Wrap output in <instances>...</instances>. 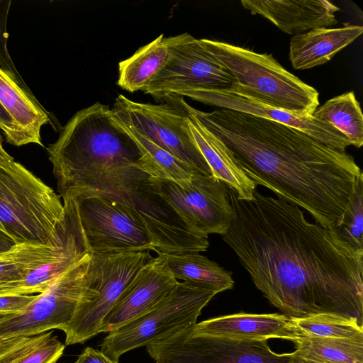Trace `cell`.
Listing matches in <instances>:
<instances>
[{
    "label": "cell",
    "mask_w": 363,
    "mask_h": 363,
    "mask_svg": "<svg viewBox=\"0 0 363 363\" xmlns=\"http://www.w3.org/2000/svg\"><path fill=\"white\" fill-rule=\"evenodd\" d=\"M88 254L91 253L79 220V224L59 255L28 273L18 282L0 288V296L40 294L58 276Z\"/></svg>",
    "instance_id": "21"
},
{
    "label": "cell",
    "mask_w": 363,
    "mask_h": 363,
    "mask_svg": "<svg viewBox=\"0 0 363 363\" xmlns=\"http://www.w3.org/2000/svg\"><path fill=\"white\" fill-rule=\"evenodd\" d=\"M130 206L142 221L157 255L206 251L208 236L194 231L179 213L147 184L141 183L130 199Z\"/></svg>",
    "instance_id": "14"
},
{
    "label": "cell",
    "mask_w": 363,
    "mask_h": 363,
    "mask_svg": "<svg viewBox=\"0 0 363 363\" xmlns=\"http://www.w3.org/2000/svg\"><path fill=\"white\" fill-rule=\"evenodd\" d=\"M47 151L62 199L99 196L130 206L150 177L135 141L99 102L77 111Z\"/></svg>",
    "instance_id": "3"
},
{
    "label": "cell",
    "mask_w": 363,
    "mask_h": 363,
    "mask_svg": "<svg viewBox=\"0 0 363 363\" xmlns=\"http://www.w3.org/2000/svg\"><path fill=\"white\" fill-rule=\"evenodd\" d=\"M91 254L58 276L23 310L0 323V337H29L62 330L71 320L90 282Z\"/></svg>",
    "instance_id": "10"
},
{
    "label": "cell",
    "mask_w": 363,
    "mask_h": 363,
    "mask_svg": "<svg viewBox=\"0 0 363 363\" xmlns=\"http://www.w3.org/2000/svg\"><path fill=\"white\" fill-rule=\"evenodd\" d=\"M197 334L230 339L279 338L295 342L301 338L291 318L279 313H238L213 318L191 326Z\"/></svg>",
    "instance_id": "18"
},
{
    "label": "cell",
    "mask_w": 363,
    "mask_h": 363,
    "mask_svg": "<svg viewBox=\"0 0 363 363\" xmlns=\"http://www.w3.org/2000/svg\"><path fill=\"white\" fill-rule=\"evenodd\" d=\"M0 130L8 143L19 147L28 144V142L16 122L0 102Z\"/></svg>",
    "instance_id": "32"
},
{
    "label": "cell",
    "mask_w": 363,
    "mask_h": 363,
    "mask_svg": "<svg viewBox=\"0 0 363 363\" xmlns=\"http://www.w3.org/2000/svg\"><path fill=\"white\" fill-rule=\"evenodd\" d=\"M16 313H0V323Z\"/></svg>",
    "instance_id": "38"
},
{
    "label": "cell",
    "mask_w": 363,
    "mask_h": 363,
    "mask_svg": "<svg viewBox=\"0 0 363 363\" xmlns=\"http://www.w3.org/2000/svg\"><path fill=\"white\" fill-rule=\"evenodd\" d=\"M112 113L123 123L202 174L212 175L191 136L185 113L175 104L135 102L119 94Z\"/></svg>",
    "instance_id": "11"
},
{
    "label": "cell",
    "mask_w": 363,
    "mask_h": 363,
    "mask_svg": "<svg viewBox=\"0 0 363 363\" xmlns=\"http://www.w3.org/2000/svg\"><path fill=\"white\" fill-rule=\"evenodd\" d=\"M228 192L233 218L223 240L272 305L291 318L333 314L362 325L363 251L284 200Z\"/></svg>",
    "instance_id": "1"
},
{
    "label": "cell",
    "mask_w": 363,
    "mask_h": 363,
    "mask_svg": "<svg viewBox=\"0 0 363 363\" xmlns=\"http://www.w3.org/2000/svg\"><path fill=\"white\" fill-rule=\"evenodd\" d=\"M362 32V26L347 23L340 28H318L295 35L289 45L291 65L295 69H307L325 64Z\"/></svg>",
    "instance_id": "19"
},
{
    "label": "cell",
    "mask_w": 363,
    "mask_h": 363,
    "mask_svg": "<svg viewBox=\"0 0 363 363\" xmlns=\"http://www.w3.org/2000/svg\"><path fill=\"white\" fill-rule=\"evenodd\" d=\"M72 199L91 254L152 250L146 230L131 206L99 196Z\"/></svg>",
    "instance_id": "12"
},
{
    "label": "cell",
    "mask_w": 363,
    "mask_h": 363,
    "mask_svg": "<svg viewBox=\"0 0 363 363\" xmlns=\"http://www.w3.org/2000/svg\"><path fill=\"white\" fill-rule=\"evenodd\" d=\"M13 158L4 150L0 134V161H13Z\"/></svg>",
    "instance_id": "37"
},
{
    "label": "cell",
    "mask_w": 363,
    "mask_h": 363,
    "mask_svg": "<svg viewBox=\"0 0 363 363\" xmlns=\"http://www.w3.org/2000/svg\"><path fill=\"white\" fill-rule=\"evenodd\" d=\"M114 118L140 149L143 153V169L150 177L171 181L184 187L189 185L195 174H201L194 167L176 157L138 133L132 127L123 123L116 117Z\"/></svg>",
    "instance_id": "26"
},
{
    "label": "cell",
    "mask_w": 363,
    "mask_h": 363,
    "mask_svg": "<svg viewBox=\"0 0 363 363\" xmlns=\"http://www.w3.org/2000/svg\"><path fill=\"white\" fill-rule=\"evenodd\" d=\"M357 251H363V174L357 177L352 193L340 219L330 228Z\"/></svg>",
    "instance_id": "30"
},
{
    "label": "cell",
    "mask_w": 363,
    "mask_h": 363,
    "mask_svg": "<svg viewBox=\"0 0 363 363\" xmlns=\"http://www.w3.org/2000/svg\"><path fill=\"white\" fill-rule=\"evenodd\" d=\"M74 363H118V360L108 357L101 350L88 347L82 351Z\"/></svg>",
    "instance_id": "34"
},
{
    "label": "cell",
    "mask_w": 363,
    "mask_h": 363,
    "mask_svg": "<svg viewBox=\"0 0 363 363\" xmlns=\"http://www.w3.org/2000/svg\"><path fill=\"white\" fill-rule=\"evenodd\" d=\"M291 320L302 337L363 338V325L355 318L333 314H318Z\"/></svg>",
    "instance_id": "29"
},
{
    "label": "cell",
    "mask_w": 363,
    "mask_h": 363,
    "mask_svg": "<svg viewBox=\"0 0 363 363\" xmlns=\"http://www.w3.org/2000/svg\"><path fill=\"white\" fill-rule=\"evenodd\" d=\"M173 100L225 145L256 185L325 228L340 219L362 172L352 155L280 123L225 108L202 111L179 96Z\"/></svg>",
    "instance_id": "2"
},
{
    "label": "cell",
    "mask_w": 363,
    "mask_h": 363,
    "mask_svg": "<svg viewBox=\"0 0 363 363\" xmlns=\"http://www.w3.org/2000/svg\"><path fill=\"white\" fill-rule=\"evenodd\" d=\"M16 245L7 235L0 230V253L11 249Z\"/></svg>",
    "instance_id": "36"
},
{
    "label": "cell",
    "mask_w": 363,
    "mask_h": 363,
    "mask_svg": "<svg viewBox=\"0 0 363 363\" xmlns=\"http://www.w3.org/2000/svg\"><path fill=\"white\" fill-rule=\"evenodd\" d=\"M67 227L54 190L21 164L0 161V230L16 244L55 245Z\"/></svg>",
    "instance_id": "4"
},
{
    "label": "cell",
    "mask_w": 363,
    "mask_h": 363,
    "mask_svg": "<svg viewBox=\"0 0 363 363\" xmlns=\"http://www.w3.org/2000/svg\"><path fill=\"white\" fill-rule=\"evenodd\" d=\"M294 343L300 357L311 363H363V338L303 336Z\"/></svg>",
    "instance_id": "27"
},
{
    "label": "cell",
    "mask_w": 363,
    "mask_h": 363,
    "mask_svg": "<svg viewBox=\"0 0 363 363\" xmlns=\"http://www.w3.org/2000/svg\"><path fill=\"white\" fill-rule=\"evenodd\" d=\"M169 37L160 35L118 64L117 84L135 92L143 91L164 66L168 56Z\"/></svg>",
    "instance_id": "24"
},
{
    "label": "cell",
    "mask_w": 363,
    "mask_h": 363,
    "mask_svg": "<svg viewBox=\"0 0 363 363\" xmlns=\"http://www.w3.org/2000/svg\"><path fill=\"white\" fill-rule=\"evenodd\" d=\"M152 258L150 251L91 254L89 285L71 320L62 330L65 344L84 343L99 334L104 317Z\"/></svg>",
    "instance_id": "6"
},
{
    "label": "cell",
    "mask_w": 363,
    "mask_h": 363,
    "mask_svg": "<svg viewBox=\"0 0 363 363\" xmlns=\"http://www.w3.org/2000/svg\"><path fill=\"white\" fill-rule=\"evenodd\" d=\"M182 110L186 116L191 136L207 162L212 175L233 190L238 199L252 200L257 187L255 183L245 174L240 164L220 140L206 129L191 113Z\"/></svg>",
    "instance_id": "20"
},
{
    "label": "cell",
    "mask_w": 363,
    "mask_h": 363,
    "mask_svg": "<svg viewBox=\"0 0 363 363\" xmlns=\"http://www.w3.org/2000/svg\"><path fill=\"white\" fill-rule=\"evenodd\" d=\"M155 363H311L293 352L272 351L267 340L230 339L197 334L191 326L146 345Z\"/></svg>",
    "instance_id": "8"
},
{
    "label": "cell",
    "mask_w": 363,
    "mask_h": 363,
    "mask_svg": "<svg viewBox=\"0 0 363 363\" xmlns=\"http://www.w3.org/2000/svg\"><path fill=\"white\" fill-rule=\"evenodd\" d=\"M216 294L206 286L179 281L174 291L156 308L109 332L103 339L101 351L118 360L127 352L194 325L202 309Z\"/></svg>",
    "instance_id": "7"
},
{
    "label": "cell",
    "mask_w": 363,
    "mask_h": 363,
    "mask_svg": "<svg viewBox=\"0 0 363 363\" xmlns=\"http://www.w3.org/2000/svg\"><path fill=\"white\" fill-rule=\"evenodd\" d=\"M23 342L21 337H0V363L19 348Z\"/></svg>",
    "instance_id": "35"
},
{
    "label": "cell",
    "mask_w": 363,
    "mask_h": 363,
    "mask_svg": "<svg viewBox=\"0 0 363 363\" xmlns=\"http://www.w3.org/2000/svg\"><path fill=\"white\" fill-rule=\"evenodd\" d=\"M35 295L0 296V313H16L25 308Z\"/></svg>",
    "instance_id": "33"
},
{
    "label": "cell",
    "mask_w": 363,
    "mask_h": 363,
    "mask_svg": "<svg viewBox=\"0 0 363 363\" xmlns=\"http://www.w3.org/2000/svg\"><path fill=\"white\" fill-rule=\"evenodd\" d=\"M147 183L196 233L223 236L228 231L233 218L228 187L213 175L196 174L184 187L151 177Z\"/></svg>",
    "instance_id": "13"
},
{
    "label": "cell",
    "mask_w": 363,
    "mask_h": 363,
    "mask_svg": "<svg viewBox=\"0 0 363 363\" xmlns=\"http://www.w3.org/2000/svg\"><path fill=\"white\" fill-rule=\"evenodd\" d=\"M241 5L254 15H260L289 35L337 24L340 9L326 0H242Z\"/></svg>",
    "instance_id": "17"
},
{
    "label": "cell",
    "mask_w": 363,
    "mask_h": 363,
    "mask_svg": "<svg viewBox=\"0 0 363 363\" xmlns=\"http://www.w3.org/2000/svg\"><path fill=\"white\" fill-rule=\"evenodd\" d=\"M312 116L330 124L345 135L351 145L357 148L362 146L363 115L352 91L328 100Z\"/></svg>",
    "instance_id": "28"
},
{
    "label": "cell",
    "mask_w": 363,
    "mask_h": 363,
    "mask_svg": "<svg viewBox=\"0 0 363 363\" xmlns=\"http://www.w3.org/2000/svg\"><path fill=\"white\" fill-rule=\"evenodd\" d=\"M235 82L200 39L186 33L169 37L167 61L143 91L162 99L194 90L230 89Z\"/></svg>",
    "instance_id": "9"
},
{
    "label": "cell",
    "mask_w": 363,
    "mask_h": 363,
    "mask_svg": "<svg viewBox=\"0 0 363 363\" xmlns=\"http://www.w3.org/2000/svg\"><path fill=\"white\" fill-rule=\"evenodd\" d=\"M184 96L219 108L246 113L291 126L342 152H345L347 147L351 145L345 135L325 121L313 116H298L229 89L194 90Z\"/></svg>",
    "instance_id": "15"
},
{
    "label": "cell",
    "mask_w": 363,
    "mask_h": 363,
    "mask_svg": "<svg viewBox=\"0 0 363 363\" xmlns=\"http://www.w3.org/2000/svg\"><path fill=\"white\" fill-rule=\"evenodd\" d=\"M178 283L164 258L160 255L153 257L104 317L99 333L116 330L150 312L168 297Z\"/></svg>",
    "instance_id": "16"
},
{
    "label": "cell",
    "mask_w": 363,
    "mask_h": 363,
    "mask_svg": "<svg viewBox=\"0 0 363 363\" xmlns=\"http://www.w3.org/2000/svg\"><path fill=\"white\" fill-rule=\"evenodd\" d=\"M158 255L177 279L206 286L217 294L234 286L231 272L199 252Z\"/></svg>",
    "instance_id": "25"
},
{
    "label": "cell",
    "mask_w": 363,
    "mask_h": 363,
    "mask_svg": "<svg viewBox=\"0 0 363 363\" xmlns=\"http://www.w3.org/2000/svg\"><path fill=\"white\" fill-rule=\"evenodd\" d=\"M200 40L235 78L229 90L301 116H312L318 107V91L287 71L272 55L218 40Z\"/></svg>",
    "instance_id": "5"
},
{
    "label": "cell",
    "mask_w": 363,
    "mask_h": 363,
    "mask_svg": "<svg viewBox=\"0 0 363 363\" xmlns=\"http://www.w3.org/2000/svg\"><path fill=\"white\" fill-rule=\"evenodd\" d=\"M0 102L25 135L28 144L42 147L40 130L50 121L40 104L18 84L13 74L0 67Z\"/></svg>",
    "instance_id": "22"
},
{
    "label": "cell",
    "mask_w": 363,
    "mask_h": 363,
    "mask_svg": "<svg viewBox=\"0 0 363 363\" xmlns=\"http://www.w3.org/2000/svg\"><path fill=\"white\" fill-rule=\"evenodd\" d=\"M76 227V219L69 216L65 233L57 244H16L0 253V288L18 282L30 272L54 259L64 248Z\"/></svg>",
    "instance_id": "23"
},
{
    "label": "cell",
    "mask_w": 363,
    "mask_h": 363,
    "mask_svg": "<svg viewBox=\"0 0 363 363\" xmlns=\"http://www.w3.org/2000/svg\"><path fill=\"white\" fill-rule=\"evenodd\" d=\"M52 333V331H47L32 336L2 363H56L65 346Z\"/></svg>",
    "instance_id": "31"
}]
</instances>
